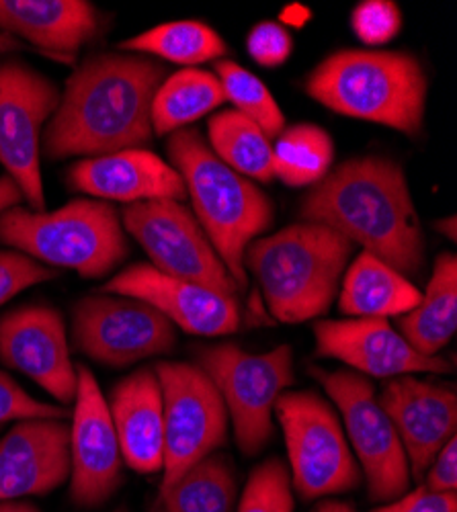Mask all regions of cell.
<instances>
[{"label":"cell","mask_w":457,"mask_h":512,"mask_svg":"<svg viewBox=\"0 0 457 512\" xmlns=\"http://www.w3.org/2000/svg\"><path fill=\"white\" fill-rule=\"evenodd\" d=\"M164 66L136 54H97L66 80L60 105L48 123L44 152L54 158H97L152 142V101L164 82Z\"/></svg>","instance_id":"obj_1"},{"label":"cell","mask_w":457,"mask_h":512,"mask_svg":"<svg viewBox=\"0 0 457 512\" xmlns=\"http://www.w3.org/2000/svg\"><path fill=\"white\" fill-rule=\"evenodd\" d=\"M302 220L339 232L404 277L425 263V238L402 168L380 156L353 158L304 197Z\"/></svg>","instance_id":"obj_2"},{"label":"cell","mask_w":457,"mask_h":512,"mask_svg":"<svg viewBox=\"0 0 457 512\" xmlns=\"http://www.w3.org/2000/svg\"><path fill=\"white\" fill-rule=\"evenodd\" d=\"M353 248L335 230L300 222L248 244L244 269L259 281L279 322L300 324L324 316L335 302Z\"/></svg>","instance_id":"obj_3"},{"label":"cell","mask_w":457,"mask_h":512,"mask_svg":"<svg viewBox=\"0 0 457 512\" xmlns=\"http://www.w3.org/2000/svg\"><path fill=\"white\" fill-rule=\"evenodd\" d=\"M421 62L404 52L341 50L320 62L306 93L330 111L419 136L427 103Z\"/></svg>","instance_id":"obj_4"},{"label":"cell","mask_w":457,"mask_h":512,"mask_svg":"<svg viewBox=\"0 0 457 512\" xmlns=\"http://www.w3.org/2000/svg\"><path fill=\"white\" fill-rule=\"evenodd\" d=\"M169 156L193 201L195 220L242 291L248 283L244 252L271 226V199L224 164L197 130L171 134Z\"/></svg>","instance_id":"obj_5"},{"label":"cell","mask_w":457,"mask_h":512,"mask_svg":"<svg viewBox=\"0 0 457 512\" xmlns=\"http://www.w3.org/2000/svg\"><path fill=\"white\" fill-rule=\"evenodd\" d=\"M0 244L87 279L107 275L128 256L119 213L101 199H74L56 211L15 205L0 213Z\"/></svg>","instance_id":"obj_6"},{"label":"cell","mask_w":457,"mask_h":512,"mask_svg":"<svg viewBox=\"0 0 457 512\" xmlns=\"http://www.w3.org/2000/svg\"><path fill=\"white\" fill-rule=\"evenodd\" d=\"M195 365L218 388L244 455H257L273 437L275 402L296 381L292 347L253 355L222 343L195 349Z\"/></svg>","instance_id":"obj_7"},{"label":"cell","mask_w":457,"mask_h":512,"mask_svg":"<svg viewBox=\"0 0 457 512\" xmlns=\"http://www.w3.org/2000/svg\"><path fill=\"white\" fill-rule=\"evenodd\" d=\"M283 429L292 488L304 500L355 490L361 467L343 433L337 410L316 392H287L275 402Z\"/></svg>","instance_id":"obj_8"},{"label":"cell","mask_w":457,"mask_h":512,"mask_svg":"<svg viewBox=\"0 0 457 512\" xmlns=\"http://www.w3.org/2000/svg\"><path fill=\"white\" fill-rule=\"evenodd\" d=\"M330 402L341 412L351 449L363 467L367 494L373 502H392L408 492L410 467L373 383L351 369L324 371L310 367Z\"/></svg>","instance_id":"obj_9"},{"label":"cell","mask_w":457,"mask_h":512,"mask_svg":"<svg viewBox=\"0 0 457 512\" xmlns=\"http://www.w3.org/2000/svg\"><path fill=\"white\" fill-rule=\"evenodd\" d=\"M154 371L162 390L164 490L226 443L228 410L214 381L197 365L162 361Z\"/></svg>","instance_id":"obj_10"},{"label":"cell","mask_w":457,"mask_h":512,"mask_svg":"<svg viewBox=\"0 0 457 512\" xmlns=\"http://www.w3.org/2000/svg\"><path fill=\"white\" fill-rule=\"evenodd\" d=\"M60 99L56 84L29 64L17 58L0 62V164L31 211H46L39 146Z\"/></svg>","instance_id":"obj_11"},{"label":"cell","mask_w":457,"mask_h":512,"mask_svg":"<svg viewBox=\"0 0 457 512\" xmlns=\"http://www.w3.org/2000/svg\"><path fill=\"white\" fill-rule=\"evenodd\" d=\"M121 224L148 252L152 267L160 273L232 297L240 291L210 238L181 201L130 203L121 211Z\"/></svg>","instance_id":"obj_12"},{"label":"cell","mask_w":457,"mask_h":512,"mask_svg":"<svg viewBox=\"0 0 457 512\" xmlns=\"http://www.w3.org/2000/svg\"><path fill=\"white\" fill-rule=\"evenodd\" d=\"M72 336L80 353L107 367H128L171 353L175 324L128 295H87L74 306Z\"/></svg>","instance_id":"obj_13"},{"label":"cell","mask_w":457,"mask_h":512,"mask_svg":"<svg viewBox=\"0 0 457 512\" xmlns=\"http://www.w3.org/2000/svg\"><path fill=\"white\" fill-rule=\"evenodd\" d=\"M76 371L78 390L70 424V500L80 508H97L121 486L123 455L95 375L85 365H76Z\"/></svg>","instance_id":"obj_14"},{"label":"cell","mask_w":457,"mask_h":512,"mask_svg":"<svg viewBox=\"0 0 457 512\" xmlns=\"http://www.w3.org/2000/svg\"><path fill=\"white\" fill-rule=\"evenodd\" d=\"M0 363L25 373L60 404H72L78 371L62 314L52 306H23L0 318Z\"/></svg>","instance_id":"obj_15"},{"label":"cell","mask_w":457,"mask_h":512,"mask_svg":"<svg viewBox=\"0 0 457 512\" xmlns=\"http://www.w3.org/2000/svg\"><path fill=\"white\" fill-rule=\"evenodd\" d=\"M101 293L136 297L197 336H224L240 328L238 297L205 285L164 275L152 265H132L109 279Z\"/></svg>","instance_id":"obj_16"},{"label":"cell","mask_w":457,"mask_h":512,"mask_svg":"<svg viewBox=\"0 0 457 512\" xmlns=\"http://www.w3.org/2000/svg\"><path fill=\"white\" fill-rule=\"evenodd\" d=\"M378 400L400 437L410 478L423 482L437 453L455 437L457 396L453 386L400 375L386 381Z\"/></svg>","instance_id":"obj_17"},{"label":"cell","mask_w":457,"mask_h":512,"mask_svg":"<svg viewBox=\"0 0 457 512\" xmlns=\"http://www.w3.org/2000/svg\"><path fill=\"white\" fill-rule=\"evenodd\" d=\"M316 357L337 359L363 375L400 377L414 373H451L441 357H425L386 318L318 320L314 324Z\"/></svg>","instance_id":"obj_18"},{"label":"cell","mask_w":457,"mask_h":512,"mask_svg":"<svg viewBox=\"0 0 457 512\" xmlns=\"http://www.w3.org/2000/svg\"><path fill=\"white\" fill-rule=\"evenodd\" d=\"M70 478V426L21 420L0 439V502L41 496Z\"/></svg>","instance_id":"obj_19"},{"label":"cell","mask_w":457,"mask_h":512,"mask_svg":"<svg viewBox=\"0 0 457 512\" xmlns=\"http://www.w3.org/2000/svg\"><path fill=\"white\" fill-rule=\"evenodd\" d=\"M66 181L72 191L128 205L152 199L183 201L187 197L175 166L146 148L82 158L70 166Z\"/></svg>","instance_id":"obj_20"},{"label":"cell","mask_w":457,"mask_h":512,"mask_svg":"<svg viewBox=\"0 0 457 512\" xmlns=\"http://www.w3.org/2000/svg\"><path fill=\"white\" fill-rule=\"evenodd\" d=\"M107 406L123 461L140 474L160 472L164 459V414L156 371L144 367L117 381Z\"/></svg>","instance_id":"obj_21"},{"label":"cell","mask_w":457,"mask_h":512,"mask_svg":"<svg viewBox=\"0 0 457 512\" xmlns=\"http://www.w3.org/2000/svg\"><path fill=\"white\" fill-rule=\"evenodd\" d=\"M103 17L87 0H0V33L70 56L93 41Z\"/></svg>","instance_id":"obj_22"},{"label":"cell","mask_w":457,"mask_h":512,"mask_svg":"<svg viewBox=\"0 0 457 512\" xmlns=\"http://www.w3.org/2000/svg\"><path fill=\"white\" fill-rule=\"evenodd\" d=\"M421 297V289L404 275L376 256L361 252L343 279L339 310L351 318L388 320L417 308Z\"/></svg>","instance_id":"obj_23"},{"label":"cell","mask_w":457,"mask_h":512,"mask_svg":"<svg viewBox=\"0 0 457 512\" xmlns=\"http://www.w3.org/2000/svg\"><path fill=\"white\" fill-rule=\"evenodd\" d=\"M400 334L425 357H437L457 330V259L439 254L419 306L400 316Z\"/></svg>","instance_id":"obj_24"},{"label":"cell","mask_w":457,"mask_h":512,"mask_svg":"<svg viewBox=\"0 0 457 512\" xmlns=\"http://www.w3.org/2000/svg\"><path fill=\"white\" fill-rule=\"evenodd\" d=\"M226 95L214 72L183 68L166 78L152 101L154 134L166 136L218 109Z\"/></svg>","instance_id":"obj_25"},{"label":"cell","mask_w":457,"mask_h":512,"mask_svg":"<svg viewBox=\"0 0 457 512\" xmlns=\"http://www.w3.org/2000/svg\"><path fill=\"white\" fill-rule=\"evenodd\" d=\"M164 512H236L238 486L234 461L224 453H212L169 488L160 490Z\"/></svg>","instance_id":"obj_26"},{"label":"cell","mask_w":457,"mask_h":512,"mask_svg":"<svg viewBox=\"0 0 457 512\" xmlns=\"http://www.w3.org/2000/svg\"><path fill=\"white\" fill-rule=\"evenodd\" d=\"M119 50L158 56L166 62L195 66L220 60L228 54L226 41L216 29L201 21H171L121 41Z\"/></svg>","instance_id":"obj_27"},{"label":"cell","mask_w":457,"mask_h":512,"mask_svg":"<svg viewBox=\"0 0 457 512\" xmlns=\"http://www.w3.org/2000/svg\"><path fill=\"white\" fill-rule=\"evenodd\" d=\"M214 154L242 177L261 183L275 179L273 144L261 127L236 109L222 111L207 125Z\"/></svg>","instance_id":"obj_28"},{"label":"cell","mask_w":457,"mask_h":512,"mask_svg":"<svg viewBox=\"0 0 457 512\" xmlns=\"http://www.w3.org/2000/svg\"><path fill=\"white\" fill-rule=\"evenodd\" d=\"M335 144L318 125L298 123L281 132L273 144L275 177L287 187L318 185L332 166Z\"/></svg>","instance_id":"obj_29"},{"label":"cell","mask_w":457,"mask_h":512,"mask_svg":"<svg viewBox=\"0 0 457 512\" xmlns=\"http://www.w3.org/2000/svg\"><path fill=\"white\" fill-rule=\"evenodd\" d=\"M216 76L226 101H232L238 113L257 123L269 140L283 132L285 117L261 78L232 60H220L216 64Z\"/></svg>","instance_id":"obj_30"},{"label":"cell","mask_w":457,"mask_h":512,"mask_svg":"<svg viewBox=\"0 0 457 512\" xmlns=\"http://www.w3.org/2000/svg\"><path fill=\"white\" fill-rule=\"evenodd\" d=\"M294 506L289 467L281 459L271 457L253 469L236 512H294Z\"/></svg>","instance_id":"obj_31"},{"label":"cell","mask_w":457,"mask_h":512,"mask_svg":"<svg viewBox=\"0 0 457 512\" xmlns=\"http://www.w3.org/2000/svg\"><path fill=\"white\" fill-rule=\"evenodd\" d=\"M355 35L367 46H382L392 41L402 29V15L390 0H365L351 15Z\"/></svg>","instance_id":"obj_32"},{"label":"cell","mask_w":457,"mask_h":512,"mask_svg":"<svg viewBox=\"0 0 457 512\" xmlns=\"http://www.w3.org/2000/svg\"><path fill=\"white\" fill-rule=\"evenodd\" d=\"M56 277L58 271L37 263L19 250H0V306L21 291Z\"/></svg>","instance_id":"obj_33"},{"label":"cell","mask_w":457,"mask_h":512,"mask_svg":"<svg viewBox=\"0 0 457 512\" xmlns=\"http://www.w3.org/2000/svg\"><path fill=\"white\" fill-rule=\"evenodd\" d=\"M66 416H68L66 408L31 398L11 375L0 371V429L13 420L15 422L37 420V418L64 420Z\"/></svg>","instance_id":"obj_34"},{"label":"cell","mask_w":457,"mask_h":512,"mask_svg":"<svg viewBox=\"0 0 457 512\" xmlns=\"http://www.w3.org/2000/svg\"><path fill=\"white\" fill-rule=\"evenodd\" d=\"M246 50L259 66L277 68L292 56L294 39L283 25L275 21H261L248 33Z\"/></svg>","instance_id":"obj_35"},{"label":"cell","mask_w":457,"mask_h":512,"mask_svg":"<svg viewBox=\"0 0 457 512\" xmlns=\"http://www.w3.org/2000/svg\"><path fill=\"white\" fill-rule=\"evenodd\" d=\"M371 512H457L455 492H429L425 486Z\"/></svg>","instance_id":"obj_36"},{"label":"cell","mask_w":457,"mask_h":512,"mask_svg":"<svg viewBox=\"0 0 457 512\" xmlns=\"http://www.w3.org/2000/svg\"><path fill=\"white\" fill-rule=\"evenodd\" d=\"M429 492H455L457 488V439L453 437L433 459L423 478Z\"/></svg>","instance_id":"obj_37"},{"label":"cell","mask_w":457,"mask_h":512,"mask_svg":"<svg viewBox=\"0 0 457 512\" xmlns=\"http://www.w3.org/2000/svg\"><path fill=\"white\" fill-rule=\"evenodd\" d=\"M21 203H23V193L17 187V183L9 175L0 177V213H5L7 209Z\"/></svg>","instance_id":"obj_38"},{"label":"cell","mask_w":457,"mask_h":512,"mask_svg":"<svg viewBox=\"0 0 457 512\" xmlns=\"http://www.w3.org/2000/svg\"><path fill=\"white\" fill-rule=\"evenodd\" d=\"M312 512H357V510L345 500H322L316 504Z\"/></svg>","instance_id":"obj_39"},{"label":"cell","mask_w":457,"mask_h":512,"mask_svg":"<svg viewBox=\"0 0 457 512\" xmlns=\"http://www.w3.org/2000/svg\"><path fill=\"white\" fill-rule=\"evenodd\" d=\"M0 512H41V510L29 502L9 500V502H0Z\"/></svg>","instance_id":"obj_40"},{"label":"cell","mask_w":457,"mask_h":512,"mask_svg":"<svg viewBox=\"0 0 457 512\" xmlns=\"http://www.w3.org/2000/svg\"><path fill=\"white\" fill-rule=\"evenodd\" d=\"M23 46L19 44V41L7 33H0V56H5L9 52H21Z\"/></svg>","instance_id":"obj_41"},{"label":"cell","mask_w":457,"mask_h":512,"mask_svg":"<svg viewBox=\"0 0 457 512\" xmlns=\"http://www.w3.org/2000/svg\"><path fill=\"white\" fill-rule=\"evenodd\" d=\"M435 228H437L443 236H447L449 240H455V218L439 220V222L435 224Z\"/></svg>","instance_id":"obj_42"},{"label":"cell","mask_w":457,"mask_h":512,"mask_svg":"<svg viewBox=\"0 0 457 512\" xmlns=\"http://www.w3.org/2000/svg\"><path fill=\"white\" fill-rule=\"evenodd\" d=\"M115 512H128V508H119V510H115Z\"/></svg>","instance_id":"obj_43"}]
</instances>
